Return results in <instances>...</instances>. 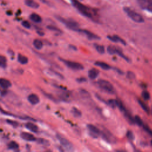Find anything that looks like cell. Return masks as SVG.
Segmentation results:
<instances>
[{
    "label": "cell",
    "instance_id": "obj_33",
    "mask_svg": "<svg viewBox=\"0 0 152 152\" xmlns=\"http://www.w3.org/2000/svg\"><path fill=\"white\" fill-rule=\"evenodd\" d=\"M108 105H109L112 108H115V107H117V105H116V100H114V99H110L108 102Z\"/></svg>",
    "mask_w": 152,
    "mask_h": 152
},
{
    "label": "cell",
    "instance_id": "obj_40",
    "mask_svg": "<svg viewBox=\"0 0 152 152\" xmlns=\"http://www.w3.org/2000/svg\"><path fill=\"white\" fill-rule=\"evenodd\" d=\"M115 70L118 72V73H119V74H123V72H122V71L121 70H119V69H118V68H115Z\"/></svg>",
    "mask_w": 152,
    "mask_h": 152
},
{
    "label": "cell",
    "instance_id": "obj_20",
    "mask_svg": "<svg viewBox=\"0 0 152 152\" xmlns=\"http://www.w3.org/2000/svg\"><path fill=\"white\" fill-rule=\"evenodd\" d=\"M30 19L31 21H33L35 23H41L42 20L41 17L36 13H32L30 15Z\"/></svg>",
    "mask_w": 152,
    "mask_h": 152
},
{
    "label": "cell",
    "instance_id": "obj_14",
    "mask_svg": "<svg viewBox=\"0 0 152 152\" xmlns=\"http://www.w3.org/2000/svg\"><path fill=\"white\" fill-rule=\"evenodd\" d=\"M99 74V71L95 68L90 69L89 71V72H88V77H89V78L91 80L96 79L98 77Z\"/></svg>",
    "mask_w": 152,
    "mask_h": 152
},
{
    "label": "cell",
    "instance_id": "obj_38",
    "mask_svg": "<svg viewBox=\"0 0 152 152\" xmlns=\"http://www.w3.org/2000/svg\"><path fill=\"white\" fill-rule=\"evenodd\" d=\"M77 82L78 83H83V82H87V79L85 77H80L77 78Z\"/></svg>",
    "mask_w": 152,
    "mask_h": 152
},
{
    "label": "cell",
    "instance_id": "obj_27",
    "mask_svg": "<svg viewBox=\"0 0 152 152\" xmlns=\"http://www.w3.org/2000/svg\"><path fill=\"white\" fill-rule=\"evenodd\" d=\"M9 148L11 150H16L18 149L19 147V146L18 144L15 141H11L9 144V146H8Z\"/></svg>",
    "mask_w": 152,
    "mask_h": 152
},
{
    "label": "cell",
    "instance_id": "obj_3",
    "mask_svg": "<svg viewBox=\"0 0 152 152\" xmlns=\"http://www.w3.org/2000/svg\"><path fill=\"white\" fill-rule=\"evenodd\" d=\"M97 85L103 92L109 94H114L115 93L114 86L108 81L105 80H99L97 82Z\"/></svg>",
    "mask_w": 152,
    "mask_h": 152
},
{
    "label": "cell",
    "instance_id": "obj_29",
    "mask_svg": "<svg viewBox=\"0 0 152 152\" xmlns=\"http://www.w3.org/2000/svg\"><path fill=\"white\" fill-rule=\"evenodd\" d=\"M49 72L51 74L54 75L56 77H57L59 78H61V79H63L64 78V77H63V76L62 74H61L60 73H58V72L55 71V70H54L52 69H49Z\"/></svg>",
    "mask_w": 152,
    "mask_h": 152
},
{
    "label": "cell",
    "instance_id": "obj_25",
    "mask_svg": "<svg viewBox=\"0 0 152 152\" xmlns=\"http://www.w3.org/2000/svg\"><path fill=\"white\" fill-rule=\"evenodd\" d=\"M94 46L95 48V49L96 50V51L99 53V54H103L105 53V47H104L103 45H99V44H94Z\"/></svg>",
    "mask_w": 152,
    "mask_h": 152
},
{
    "label": "cell",
    "instance_id": "obj_21",
    "mask_svg": "<svg viewBox=\"0 0 152 152\" xmlns=\"http://www.w3.org/2000/svg\"><path fill=\"white\" fill-rule=\"evenodd\" d=\"M33 46L36 50H41L43 47V42L39 39H35L33 41Z\"/></svg>",
    "mask_w": 152,
    "mask_h": 152
},
{
    "label": "cell",
    "instance_id": "obj_36",
    "mask_svg": "<svg viewBox=\"0 0 152 152\" xmlns=\"http://www.w3.org/2000/svg\"><path fill=\"white\" fill-rule=\"evenodd\" d=\"M80 93L82 94V95L83 96V97H86V98H88V97H90V94L89 93V92H87L86 90H83L82 89L80 90Z\"/></svg>",
    "mask_w": 152,
    "mask_h": 152
},
{
    "label": "cell",
    "instance_id": "obj_17",
    "mask_svg": "<svg viewBox=\"0 0 152 152\" xmlns=\"http://www.w3.org/2000/svg\"><path fill=\"white\" fill-rule=\"evenodd\" d=\"M94 65L105 70H109L112 68V67L109 64H108L107 63L102 61H96Z\"/></svg>",
    "mask_w": 152,
    "mask_h": 152
},
{
    "label": "cell",
    "instance_id": "obj_28",
    "mask_svg": "<svg viewBox=\"0 0 152 152\" xmlns=\"http://www.w3.org/2000/svg\"><path fill=\"white\" fill-rule=\"evenodd\" d=\"M141 96L145 100H148L150 98V95L148 91L143 90L141 93Z\"/></svg>",
    "mask_w": 152,
    "mask_h": 152
},
{
    "label": "cell",
    "instance_id": "obj_5",
    "mask_svg": "<svg viewBox=\"0 0 152 152\" xmlns=\"http://www.w3.org/2000/svg\"><path fill=\"white\" fill-rule=\"evenodd\" d=\"M107 51L109 54H111V55L117 54L119 56V57H121L124 60H126L127 62H129L130 61V60L123 54L122 50L120 49L119 47H117L114 45H109L107 48Z\"/></svg>",
    "mask_w": 152,
    "mask_h": 152
},
{
    "label": "cell",
    "instance_id": "obj_39",
    "mask_svg": "<svg viewBox=\"0 0 152 152\" xmlns=\"http://www.w3.org/2000/svg\"><path fill=\"white\" fill-rule=\"evenodd\" d=\"M69 48L71 50H73L74 51H77V47L74 45H69Z\"/></svg>",
    "mask_w": 152,
    "mask_h": 152
},
{
    "label": "cell",
    "instance_id": "obj_43",
    "mask_svg": "<svg viewBox=\"0 0 152 152\" xmlns=\"http://www.w3.org/2000/svg\"><path fill=\"white\" fill-rule=\"evenodd\" d=\"M151 145H152V140L151 141Z\"/></svg>",
    "mask_w": 152,
    "mask_h": 152
},
{
    "label": "cell",
    "instance_id": "obj_41",
    "mask_svg": "<svg viewBox=\"0 0 152 152\" xmlns=\"http://www.w3.org/2000/svg\"><path fill=\"white\" fill-rule=\"evenodd\" d=\"M37 33H38L39 35H41V36H44V32H41V31H37Z\"/></svg>",
    "mask_w": 152,
    "mask_h": 152
},
{
    "label": "cell",
    "instance_id": "obj_24",
    "mask_svg": "<svg viewBox=\"0 0 152 152\" xmlns=\"http://www.w3.org/2000/svg\"><path fill=\"white\" fill-rule=\"evenodd\" d=\"M71 113L73 115V116L76 118H79L82 115V112L79 109H78L76 107H73L71 109Z\"/></svg>",
    "mask_w": 152,
    "mask_h": 152
},
{
    "label": "cell",
    "instance_id": "obj_1",
    "mask_svg": "<svg viewBox=\"0 0 152 152\" xmlns=\"http://www.w3.org/2000/svg\"><path fill=\"white\" fill-rule=\"evenodd\" d=\"M71 2L72 5L84 17L91 19L94 22H98L99 15L96 9L87 7L80 3L78 0H71Z\"/></svg>",
    "mask_w": 152,
    "mask_h": 152
},
{
    "label": "cell",
    "instance_id": "obj_42",
    "mask_svg": "<svg viewBox=\"0 0 152 152\" xmlns=\"http://www.w3.org/2000/svg\"><path fill=\"white\" fill-rule=\"evenodd\" d=\"M0 67H3V68H4V66H3V65L2 64V63H1V61H0Z\"/></svg>",
    "mask_w": 152,
    "mask_h": 152
},
{
    "label": "cell",
    "instance_id": "obj_32",
    "mask_svg": "<svg viewBox=\"0 0 152 152\" xmlns=\"http://www.w3.org/2000/svg\"><path fill=\"white\" fill-rule=\"evenodd\" d=\"M126 135H127V137L131 141H133L134 139V135L133 132L131 131H128Z\"/></svg>",
    "mask_w": 152,
    "mask_h": 152
},
{
    "label": "cell",
    "instance_id": "obj_34",
    "mask_svg": "<svg viewBox=\"0 0 152 152\" xmlns=\"http://www.w3.org/2000/svg\"><path fill=\"white\" fill-rule=\"evenodd\" d=\"M21 25L25 27V28H26V29H30L31 27V25L30 23L28 21H22L21 23Z\"/></svg>",
    "mask_w": 152,
    "mask_h": 152
},
{
    "label": "cell",
    "instance_id": "obj_12",
    "mask_svg": "<svg viewBox=\"0 0 152 152\" xmlns=\"http://www.w3.org/2000/svg\"><path fill=\"white\" fill-rule=\"evenodd\" d=\"M20 137L22 139L27 141H35L36 140V138L33 134L28 133H22L20 134Z\"/></svg>",
    "mask_w": 152,
    "mask_h": 152
},
{
    "label": "cell",
    "instance_id": "obj_2",
    "mask_svg": "<svg viewBox=\"0 0 152 152\" xmlns=\"http://www.w3.org/2000/svg\"><path fill=\"white\" fill-rule=\"evenodd\" d=\"M124 12L127 14V15L129 16L133 21L136 23H141L145 22V20H144L143 17L141 15L133 10L130 8L128 7H124L123 9Z\"/></svg>",
    "mask_w": 152,
    "mask_h": 152
},
{
    "label": "cell",
    "instance_id": "obj_31",
    "mask_svg": "<svg viewBox=\"0 0 152 152\" xmlns=\"http://www.w3.org/2000/svg\"><path fill=\"white\" fill-rule=\"evenodd\" d=\"M42 93H44V95L45 96L47 97L48 99H51V100H52V101H54L55 102H57V99H56L52 94H48V93H45L44 92H42Z\"/></svg>",
    "mask_w": 152,
    "mask_h": 152
},
{
    "label": "cell",
    "instance_id": "obj_10",
    "mask_svg": "<svg viewBox=\"0 0 152 152\" xmlns=\"http://www.w3.org/2000/svg\"><path fill=\"white\" fill-rule=\"evenodd\" d=\"M76 31L83 34L84 35H85L87 37L88 39H89V40H99V39H100V37L99 36L96 35V34L91 32L90 31L86 30V29H82L78 28Z\"/></svg>",
    "mask_w": 152,
    "mask_h": 152
},
{
    "label": "cell",
    "instance_id": "obj_15",
    "mask_svg": "<svg viewBox=\"0 0 152 152\" xmlns=\"http://www.w3.org/2000/svg\"><path fill=\"white\" fill-rule=\"evenodd\" d=\"M25 3L27 7L31 8V9H37L40 6L39 3L35 1V0H25Z\"/></svg>",
    "mask_w": 152,
    "mask_h": 152
},
{
    "label": "cell",
    "instance_id": "obj_16",
    "mask_svg": "<svg viewBox=\"0 0 152 152\" xmlns=\"http://www.w3.org/2000/svg\"><path fill=\"white\" fill-rule=\"evenodd\" d=\"M28 101L31 105H36L39 102V98L35 94H31L28 96Z\"/></svg>",
    "mask_w": 152,
    "mask_h": 152
},
{
    "label": "cell",
    "instance_id": "obj_4",
    "mask_svg": "<svg viewBox=\"0 0 152 152\" xmlns=\"http://www.w3.org/2000/svg\"><path fill=\"white\" fill-rule=\"evenodd\" d=\"M55 17L58 21L64 24L68 29L76 31L79 28L78 23L74 20L71 19H66L61 16H58V15H56Z\"/></svg>",
    "mask_w": 152,
    "mask_h": 152
},
{
    "label": "cell",
    "instance_id": "obj_26",
    "mask_svg": "<svg viewBox=\"0 0 152 152\" xmlns=\"http://www.w3.org/2000/svg\"><path fill=\"white\" fill-rule=\"evenodd\" d=\"M134 123H135L136 124L138 125L140 127H143V125H144V123L142 121V119H141V118L139 116L136 115L134 117Z\"/></svg>",
    "mask_w": 152,
    "mask_h": 152
},
{
    "label": "cell",
    "instance_id": "obj_23",
    "mask_svg": "<svg viewBox=\"0 0 152 152\" xmlns=\"http://www.w3.org/2000/svg\"><path fill=\"white\" fill-rule=\"evenodd\" d=\"M28 58L21 54L18 55V61L21 64H26L28 62Z\"/></svg>",
    "mask_w": 152,
    "mask_h": 152
},
{
    "label": "cell",
    "instance_id": "obj_11",
    "mask_svg": "<svg viewBox=\"0 0 152 152\" xmlns=\"http://www.w3.org/2000/svg\"><path fill=\"white\" fill-rule=\"evenodd\" d=\"M87 128L88 130H89V134L94 139H96L99 137V136H100L101 130H100L98 127L92 124H88L87 125Z\"/></svg>",
    "mask_w": 152,
    "mask_h": 152
},
{
    "label": "cell",
    "instance_id": "obj_22",
    "mask_svg": "<svg viewBox=\"0 0 152 152\" xmlns=\"http://www.w3.org/2000/svg\"><path fill=\"white\" fill-rule=\"evenodd\" d=\"M138 102L140 104V106L141 107V108L145 110L146 112H147V114L150 113V109L149 108V106L146 105V103H145V102H143V100H140V99H138Z\"/></svg>",
    "mask_w": 152,
    "mask_h": 152
},
{
    "label": "cell",
    "instance_id": "obj_19",
    "mask_svg": "<svg viewBox=\"0 0 152 152\" xmlns=\"http://www.w3.org/2000/svg\"><path fill=\"white\" fill-rule=\"evenodd\" d=\"M26 127L28 130L33 133H37L38 131V127L32 123L29 122L26 124Z\"/></svg>",
    "mask_w": 152,
    "mask_h": 152
},
{
    "label": "cell",
    "instance_id": "obj_7",
    "mask_svg": "<svg viewBox=\"0 0 152 152\" xmlns=\"http://www.w3.org/2000/svg\"><path fill=\"white\" fill-rule=\"evenodd\" d=\"M57 138L60 142L61 145L62 147L64 148L67 151H73V145H72V143L69 141L67 139L61 135L57 134Z\"/></svg>",
    "mask_w": 152,
    "mask_h": 152
},
{
    "label": "cell",
    "instance_id": "obj_6",
    "mask_svg": "<svg viewBox=\"0 0 152 152\" xmlns=\"http://www.w3.org/2000/svg\"><path fill=\"white\" fill-rule=\"evenodd\" d=\"M60 60L67 67H68L69 68H70L71 70H77V71L78 70L79 71V70H82L84 69L83 66L80 63L76 62H73V61H71L66 60L62 59V58H60Z\"/></svg>",
    "mask_w": 152,
    "mask_h": 152
},
{
    "label": "cell",
    "instance_id": "obj_9",
    "mask_svg": "<svg viewBox=\"0 0 152 152\" xmlns=\"http://www.w3.org/2000/svg\"><path fill=\"white\" fill-rule=\"evenodd\" d=\"M100 136H101L104 140L108 143H115L116 141L114 136L107 130L105 129L103 131H100Z\"/></svg>",
    "mask_w": 152,
    "mask_h": 152
},
{
    "label": "cell",
    "instance_id": "obj_37",
    "mask_svg": "<svg viewBox=\"0 0 152 152\" xmlns=\"http://www.w3.org/2000/svg\"><path fill=\"white\" fill-rule=\"evenodd\" d=\"M7 123H9V124L14 126V127H16L18 125V123L15 122L14 121H11V120H7Z\"/></svg>",
    "mask_w": 152,
    "mask_h": 152
},
{
    "label": "cell",
    "instance_id": "obj_35",
    "mask_svg": "<svg viewBox=\"0 0 152 152\" xmlns=\"http://www.w3.org/2000/svg\"><path fill=\"white\" fill-rule=\"evenodd\" d=\"M127 77L130 80H133V79L135 78V74L133 73V72L128 71L127 73Z\"/></svg>",
    "mask_w": 152,
    "mask_h": 152
},
{
    "label": "cell",
    "instance_id": "obj_13",
    "mask_svg": "<svg viewBox=\"0 0 152 152\" xmlns=\"http://www.w3.org/2000/svg\"><path fill=\"white\" fill-rule=\"evenodd\" d=\"M107 38L110 40V41L113 42H115V43H121V44L124 45H126V42L124 41L123 39H122L121 37H120L119 36H118V35H113V36H108Z\"/></svg>",
    "mask_w": 152,
    "mask_h": 152
},
{
    "label": "cell",
    "instance_id": "obj_18",
    "mask_svg": "<svg viewBox=\"0 0 152 152\" xmlns=\"http://www.w3.org/2000/svg\"><path fill=\"white\" fill-rule=\"evenodd\" d=\"M0 86L3 89H8L11 86V83L7 79L0 78Z\"/></svg>",
    "mask_w": 152,
    "mask_h": 152
},
{
    "label": "cell",
    "instance_id": "obj_30",
    "mask_svg": "<svg viewBox=\"0 0 152 152\" xmlns=\"http://www.w3.org/2000/svg\"><path fill=\"white\" fill-rule=\"evenodd\" d=\"M47 29H48L49 30H52V31H57V32H60V33H61L62 31L58 29V27H57L56 26H52V25H49L47 26Z\"/></svg>",
    "mask_w": 152,
    "mask_h": 152
},
{
    "label": "cell",
    "instance_id": "obj_8",
    "mask_svg": "<svg viewBox=\"0 0 152 152\" xmlns=\"http://www.w3.org/2000/svg\"><path fill=\"white\" fill-rule=\"evenodd\" d=\"M137 3L141 9L152 13V0H137Z\"/></svg>",
    "mask_w": 152,
    "mask_h": 152
}]
</instances>
